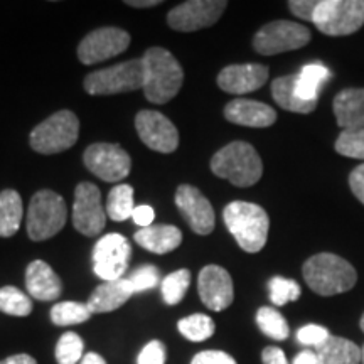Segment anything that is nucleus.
I'll return each instance as SVG.
<instances>
[{"label":"nucleus","instance_id":"obj_1","mask_svg":"<svg viewBox=\"0 0 364 364\" xmlns=\"http://www.w3.org/2000/svg\"><path fill=\"white\" fill-rule=\"evenodd\" d=\"M144 93L150 103L164 105L179 93L184 71L172 53L164 48H150L144 54Z\"/></svg>","mask_w":364,"mask_h":364},{"label":"nucleus","instance_id":"obj_26","mask_svg":"<svg viewBox=\"0 0 364 364\" xmlns=\"http://www.w3.org/2000/svg\"><path fill=\"white\" fill-rule=\"evenodd\" d=\"M295 80H297V75L282 76V78L273 80L272 83L273 100H275V102L287 112H294V113L314 112L316 110L317 103L304 102V100H300L297 97V91H295Z\"/></svg>","mask_w":364,"mask_h":364},{"label":"nucleus","instance_id":"obj_4","mask_svg":"<svg viewBox=\"0 0 364 364\" xmlns=\"http://www.w3.org/2000/svg\"><path fill=\"white\" fill-rule=\"evenodd\" d=\"M211 171L236 188H250L260 181L263 164L253 145L238 140L218 150L211 159Z\"/></svg>","mask_w":364,"mask_h":364},{"label":"nucleus","instance_id":"obj_46","mask_svg":"<svg viewBox=\"0 0 364 364\" xmlns=\"http://www.w3.org/2000/svg\"><path fill=\"white\" fill-rule=\"evenodd\" d=\"M0 364H38L36 359L29 354H14V356H9L0 361Z\"/></svg>","mask_w":364,"mask_h":364},{"label":"nucleus","instance_id":"obj_42","mask_svg":"<svg viewBox=\"0 0 364 364\" xmlns=\"http://www.w3.org/2000/svg\"><path fill=\"white\" fill-rule=\"evenodd\" d=\"M349 188H351L353 194L358 198V201L364 204V164L358 166L351 172V176H349Z\"/></svg>","mask_w":364,"mask_h":364},{"label":"nucleus","instance_id":"obj_40","mask_svg":"<svg viewBox=\"0 0 364 364\" xmlns=\"http://www.w3.org/2000/svg\"><path fill=\"white\" fill-rule=\"evenodd\" d=\"M191 364H236V361L223 351H203L196 354Z\"/></svg>","mask_w":364,"mask_h":364},{"label":"nucleus","instance_id":"obj_47","mask_svg":"<svg viewBox=\"0 0 364 364\" xmlns=\"http://www.w3.org/2000/svg\"><path fill=\"white\" fill-rule=\"evenodd\" d=\"M80 364H107V361L100 356L98 353H88L85 354L83 359H81Z\"/></svg>","mask_w":364,"mask_h":364},{"label":"nucleus","instance_id":"obj_15","mask_svg":"<svg viewBox=\"0 0 364 364\" xmlns=\"http://www.w3.org/2000/svg\"><path fill=\"white\" fill-rule=\"evenodd\" d=\"M135 129L149 149L161 154L174 152L179 145V132L167 117L154 110H142L135 117Z\"/></svg>","mask_w":364,"mask_h":364},{"label":"nucleus","instance_id":"obj_37","mask_svg":"<svg viewBox=\"0 0 364 364\" xmlns=\"http://www.w3.org/2000/svg\"><path fill=\"white\" fill-rule=\"evenodd\" d=\"M127 280L130 282L134 294H142L147 292V290L156 289L161 284V273H159V268L154 265H145L132 272Z\"/></svg>","mask_w":364,"mask_h":364},{"label":"nucleus","instance_id":"obj_30","mask_svg":"<svg viewBox=\"0 0 364 364\" xmlns=\"http://www.w3.org/2000/svg\"><path fill=\"white\" fill-rule=\"evenodd\" d=\"M257 324L263 334L273 341H285L290 334V327L285 317L273 307L258 309Z\"/></svg>","mask_w":364,"mask_h":364},{"label":"nucleus","instance_id":"obj_32","mask_svg":"<svg viewBox=\"0 0 364 364\" xmlns=\"http://www.w3.org/2000/svg\"><path fill=\"white\" fill-rule=\"evenodd\" d=\"M93 316L88 304L81 302H59L51 309V321L56 326L83 324Z\"/></svg>","mask_w":364,"mask_h":364},{"label":"nucleus","instance_id":"obj_10","mask_svg":"<svg viewBox=\"0 0 364 364\" xmlns=\"http://www.w3.org/2000/svg\"><path fill=\"white\" fill-rule=\"evenodd\" d=\"M132 258V247L125 236L110 233L93 248V272L103 282L124 279Z\"/></svg>","mask_w":364,"mask_h":364},{"label":"nucleus","instance_id":"obj_33","mask_svg":"<svg viewBox=\"0 0 364 364\" xmlns=\"http://www.w3.org/2000/svg\"><path fill=\"white\" fill-rule=\"evenodd\" d=\"M191 285V272L182 268V270L172 272L162 280L161 290L162 299L167 306H177L182 299L188 294V289Z\"/></svg>","mask_w":364,"mask_h":364},{"label":"nucleus","instance_id":"obj_24","mask_svg":"<svg viewBox=\"0 0 364 364\" xmlns=\"http://www.w3.org/2000/svg\"><path fill=\"white\" fill-rule=\"evenodd\" d=\"M322 364H359L363 361V351L353 341L329 336L324 344L316 348Z\"/></svg>","mask_w":364,"mask_h":364},{"label":"nucleus","instance_id":"obj_2","mask_svg":"<svg viewBox=\"0 0 364 364\" xmlns=\"http://www.w3.org/2000/svg\"><path fill=\"white\" fill-rule=\"evenodd\" d=\"M302 273L309 289L322 297L348 292L358 282L351 263L334 253L314 255L304 263Z\"/></svg>","mask_w":364,"mask_h":364},{"label":"nucleus","instance_id":"obj_35","mask_svg":"<svg viewBox=\"0 0 364 364\" xmlns=\"http://www.w3.org/2000/svg\"><path fill=\"white\" fill-rule=\"evenodd\" d=\"M83 339L76 332H66L56 344L58 364H76L83 359Z\"/></svg>","mask_w":364,"mask_h":364},{"label":"nucleus","instance_id":"obj_28","mask_svg":"<svg viewBox=\"0 0 364 364\" xmlns=\"http://www.w3.org/2000/svg\"><path fill=\"white\" fill-rule=\"evenodd\" d=\"M134 188L129 184H118L110 191L107 201V216L110 220L122 223L134 215Z\"/></svg>","mask_w":364,"mask_h":364},{"label":"nucleus","instance_id":"obj_27","mask_svg":"<svg viewBox=\"0 0 364 364\" xmlns=\"http://www.w3.org/2000/svg\"><path fill=\"white\" fill-rule=\"evenodd\" d=\"M22 215V199L17 191L6 189L0 193V238H11L19 231Z\"/></svg>","mask_w":364,"mask_h":364},{"label":"nucleus","instance_id":"obj_13","mask_svg":"<svg viewBox=\"0 0 364 364\" xmlns=\"http://www.w3.org/2000/svg\"><path fill=\"white\" fill-rule=\"evenodd\" d=\"M228 7L223 0H189L167 14V24L181 33H194L215 26Z\"/></svg>","mask_w":364,"mask_h":364},{"label":"nucleus","instance_id":"obj_44","mask_svg":"<svg viewBox=\"0 0 364 364\" xmlns=\"http://www.w3.org/2000/svg\"><path fill=\"white\" fill-rule=\"evenodd\" d=\"M262 361L263 364H290L287 361L285 353L280 348H277V346H270V348L263 349Z\"/></svg>","mask_w":364,"mask_h":364},{"label":"nucleus","instance_id":"obj_31","mask_svg":"<svg viewBox=\"0 0 364 364\" xmlns=\"http://www.w3.org/2000/svg\"><path fill=\"white\" fill-rule=\"evenodd\" d=\"M0 311L14 317H26L33 312V300L17 287H2L0 289Z\"/></svg>","mask_w":364,"mask_h":364},{"label":"nucleus","instance_id":"obj_50","mask_svg":"<svg viewBox=\"0 0 364 364\" xmlns=\"http://www.w3.org/2000/svg\"><path fill=\"white\" fill-rule=\"evenodd\" d=\"M361 351H363V364H364V346H363V349H361Z\"/></svg>","mask_w":364,"mask_h":364},{"label":"nucleus","instance_id":"obj_25","mask_svg":"<svg viewBox=\"0 0 364 364\" xmlns=\"http://www.w3.org/2000/svg\"><path fill=\"white\" fill-rule=\"evenodd\" d=\"M331 78V71L327 70L321 63H311L306 65L300 70L295 80V91H297V97L304 102L317 103L318 91L327 80Z\"/></svg>","mask_w":364,"mask_h":364},{"label":"nucleus","instance_id":"obj_20","mask_svg":"<svg viewBox=\"0 0 364 364\" xmlns=\"http://www.w3.org/2000/svg\"><path fill=\"white\" fill-rule=\"evenodd\" d=\"M27 292L41 302H53L63 294V284L58 273L43 260H34L29 263L26 270Z\"/></svg>","mask_w":364,"mask_h":364},{"label":"nucleus","instance_id":"obj_36","mask_svg":"<svg viewBox=\"0 0 364 364\" xmlns=\"http://www.w3.org/2000/svg\"><path fill=\"white\" fill-rule=\"evenodd\" d=\"M334 149L341 156L364 161V129L343 130L336 140Z\"/></svg>","mask_w":364,"mask_h":364},{"label":"nucleus","instance_id":"obj_7","mask_svg":"<svg viewBox=\"0 0 364 364\" xmlns=\"http://www.w3.org/2000/svg\"><path fill=\"white\" fill-rule=\"evenodd\" d=\"M326 36H349L364 26V0H321L312 16Z\"/></svg>","mask_w":364,"mask_h":364},{"label":"nucleus","instance_id":"obj_14","mask_svg":"<svg viewBox=\"0 0 364 364\" xmlns=\"http://www.w3.org/2000/svg\"><path fill=\"white\" fill-rule=\"evenodd\" d=\"M130 46V34L118 27H102L93 31L78 46V58L83 65H97L115 58Z\"/></svg>","mask_w":364,"mask_h":364},{"label":"nucleus","instance_id":"obj_12","mask_svg":"<svg viewBox=\"0 0 364 364\" xmlns=\"http://www.w3.org/2000/svg\"><path fill=\"white\" fill-rule=\"evenodd\" d=\"M85 166L91 174L107 182L124 181L130 174L132 159L117 144H93L85 150Z\"/></svg>","mask_w":364,"mask_h":364},{"label":"nucleus","instance_id":"obj_19","mask_svg":"<svg viewBox=\"0 0 364 364\" xmlns=\"http://www.w3.org/2000/svg\"><path fill=\"white\" fill-rule=\"evenodd\" d=\"M225 118L236 125L252 127V129H265V127L275 124L277 112L262 102L238 98L226 105Z\"/></svg>","mask_w":364,"mask_h":364},{"label":"nucleus","instance_id":"obj_48","mask_svg":"<svg viewBox=\"0 0 364 364\" xmlns=\"http://www.w3.org/2000/svg\"><path fill=\"white\" fill-rule=\"evenodd\" d=\"M127 6H130V7H139V9H142V7H154V6H161L162 2H159V0H140V2H136V0H129V2H125Z\"/></svg>","mask_w":364,"mask_h":364},{"label":"nucleus","instance_id":"obj_9","mask_svg":"<svg viewBox=\"0 0 364 364\" xmlns=\"http://www.w3.org/2000/svg\"><path fill=\"white\" fill-rule=\"evenodd\" d=\"M311 31L294 21H273L263 26L253 38L255 51L262 56L295 51L311 43Z\"/></svg>","mask_w":364,"mask_h":364},{"label":"nucleus","instance_id":"obj_23","mask_svg":"<svg viewBox=\"0 0 364 364\" xmlns=\"http://www.w3.org/2000/svg\"><path fill=\"white\" fill-rule=\"evenodd\" d=\"M135 241L147 252L164 255L179 247L182 233L177 226H149L136 231Z\"/></svg>","mask_w":364,"mask_h":364},{"label":"nucleus","instance_id":"obj_16","mask_svg":"<svg viewBox=\"0 0 364 364\" xmlns=\"http://www.w3.org/2000/svg\"><path fill=\"white\" fill-rule=\"evenodd\" d=\"M176 206L194 233L206 236L215 230L216 216L206 196L194 186L182 184L176 191Z\"/></svg>","mask_w":364,"mask_h":364},{"label":"nucleus","instance_id":"obj_29","mask_svg":"<svg viewBox=\"0 0 364 364\" xmlns=\"http://www.w3.org/2000/svg\"><path fill=\"white\" fill-rule=\"evenodd\" d=\"M179 332L186 339L193 341V343H203L215 334V321L206 314H194V316L181 318Z\"/></svg>","mask_w":364,"mask_h":364},{"label":"nucleus","instance_id":"obj_8","mask_svg":"<svg viewBox=\"0 0 364 364\" xmlns=\"http://www.w3.org/2000/svg\"><path fill=\"white\" fill-rule=\"evenodd\" d=\"M144 88V61L130 59L120 65L90 73L85 78L88 95H118Z\"/></svg>","mask_w":364,"mask_h":364},{"label":"nucleus","instance_id":"obj_45","mask_svg":"<svg viewBox=\"0 0 364 364\" xmlns=\"http://www.w3.org/2000/svg\"><path fill=\"white\" fill-rule=\"evenodd\" d=\"M292 364H322V363L316 351H312V349H304L302 353H299L297 356H295Z\"/></svg>","mask_w":364,"mask_h":364},{"label":"nucleus","instance_id":"obj_3","mask_svg":"<svg viewBox=\"0 0 364 364\" xmlns=\"http://www.w3.org/2000/svg\"><path fill=\"white\" fill-rule=\"evenodd\" d=\"M223 220L241 250L247 253H258L265 247L270 220L262 206L253 203L233 201L223 211Z\"/></svg>","mask_w":364,"mask_h":364},{"label":"nucleus","instance_id":"obj_49","mask_svg":"<svg viewBox=\"0 0 364 364\" xmlns=\"http://www.w3.org/2000/svg\"><path fill=\"white\" fill-rule=\"evenodd\" d=\"M359 327H361V331L364 332V314H363V317H361V321H359Z\"/></svg>","mask_w":364,"mask_h":364},{"label":"nucleus","instance_id":"obj_43","mask_svg":"<svg viewBox=\"0 0 364 364\" xmlns=\"http://www.w3.org/2000/svg\"><path fill=\"white\" fill-rule=\"evenodd\" d=\"M154 218H156V213H154V209L150 206H135L134 215H132V220L135 221V225L142 228L152 226Z\"/></svg>","mask_w":364,"mask_h":364},{"label":"nucleus","instance_id":"obj_11","mask_svg":"<svg viewBox=\"0 0 364 364\" xmlns=\"http://www.w3.org/2000/svg\"><path fill=\"white\" fill-rule=\"evenodd\" d=\"M73 226L85 236H98L107 226V209L102 206V194L91 182H81L76 186Z\"/></svg>","mask_w":364,"mask_h":364},{"label":"nucleus","instance_id":"obj_6","mask_svg":"<svg viewBox=\"0 0 364 364\" xmlns=\"http://www.w3.org/2000/svg\"><path fill=\"white\" fill-rule=\"evenodd\" d=\"M80 120L70 110L56 112L31 132V147L44 156L65 152L76 144Z\"/></svg>","mask_w":364,"mask_h":364},{"label":"nucleus","instance_id":"obj_5","mask_svg":"<svg viewBox=\"0 0 364 364\" xmlns=\"http://www.w3.org/2000/svg\"><path fill=\"white\" fill-rule=\"evenodd\" d=\"M66 220L65 199L54 191H38L27 209V235L33 241L49 240L65 228Z\"/></svg>","mask_w":364,"mask_h":364},{"label":"nucleus","instance_id":"obj_39","mask_svg":"<svg viewBox=\"0 0 364 364\" xmlns=\"http://www.w3.org/2000/svg\"><path fill=\"white\" fill-rule=\"evenodd\" d=\"M166 348L161 341H150L140 351L136 364H166Z\"/></svg>","mask_w":364,"mask_h":364},{"label":"nucleus","instance_id":"obj_41","mask_svg":"<svg viewBox=\"0 0 364 364\" xmlns=\"http://www.w3.org/2000/svg\"><path fill=\"white\" fill-rule=\"evenodd\" d=\"M289 7L290 12H292L294 16H297L299 19L312 22V16L317 7V2L316 0H292V2H289Z\"/></svg>","mask_w":364,"mask_h":364},{"label":"nucleus","instance_id":"obj_17","mask_svg":"<svg viewBox=\"0 0 364 364\" xmlns=\"http://www.w3.org/2000/svg\"><path fill=\"white\" fill-rule=\"evenodd\" d=\"M199 297L208 309L215 312L225 311L233 304L235 290L231 275L223 267H204L198 279Z\"/></svg>","mask_w":364,"mask_h":364},{"label":"nucleus","instance_id":"obj_18","mask_svg":"<svg viewBox=\"0 0 364 364\" xmlns=\"http://www.w3.org/2000/svg\"><path fill=\"white\" fill-rule=\"evenodd\" d=\"M268 80V68L263 65H231L218 75V86L231 95H247L260 90Z\"/></svg>","mask_w":364,"mask_h":364},{"label":"nucleus","instance_id":"obj_38","mask_svg":"<svg viewBox=\"0 0 364 364\" xmlns=\"http://www.w3.org/2000/svg\"><path fill=\"white\" fill-rule=\"evenodd\" d=\"M329 331L326 327L317 324L304 326L297 331L299 343L302 346H312V348H318L321 344H324L329 339Z\"/></svg>","mask_w":364,"mask_h":364},{"label":"nucleus","instance_id":"obj_22","mask_svg":"<svg viewBox=\"0 0 364 364\" xmlns=\"http://www.w3.org/2000/svg\"><path fill=\"white\" fill-rule=\"evenodd\" d=\"M134 295L130 282L127 279L113 280V282H103L95 289L88 300V307L93 314H103L112 312L120 309L124 304Z\"/></svg>","mask_w":364,"mask_h":364},{"label":"nucleus","instance_id":"obj_21","mask_svg":"<svg viewBox=\"0 0 364 364\" xmlns=\"http://www.w3.org/2000/svg\"><path fill=\"white\" fill-rule=\"evenodd\" d=\"M334 115L344 130L364 129V88H348L336 95Z\"/></svg>","mask_w":364,"mask_h":364},{"label":"nucleus","instance_id":"obj_34","mask_svg":"<svg viewBox=\"0 0 364 364\" xmlns=\"http://www.w3.org/2000/svg\"><path fill=\"white\" fill-rule=\"evenodd\" d=\"M268 292H270V300L273 306L282 307L289 302H295L302 294V289L295 280L284 279V277H273L268 282Z\"/></svg>","mask_w":364,"mask_h":364}]
</instances>
